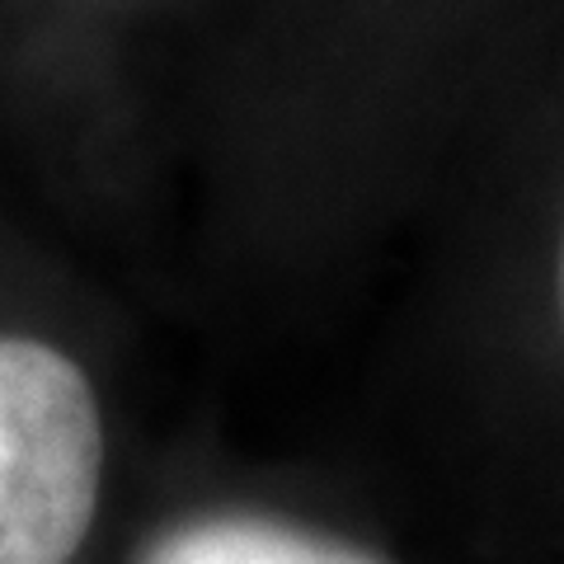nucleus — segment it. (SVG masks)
Masks as SVG:
<instances>
[{
    "instance_id": "2",
    "label": "nucleus",
    "mask_w": 564,
    "mask_h": 564,
    "mask_svg": "<svg viewBox=\"0 0 564 564\" xmlns=\"http://www.w3.org/2000/svg\"><path fill=\"white\" fill-rule=\"evenodd\" d=\"M147 564H372V560L273 522L231 518V522H203L188 527V532H174L147 555Z\"/></svg>"
},
{
    "instance_id": "3",
    "label": "nucleus",
    "mask_w": 564,
    "mask_h": 564,
    "mask_svg": "<svg viewBox=\"0 0 564 564\" xmlns=\"http://www.w3.org/2000/svg\"><path fill=\"white\" fill-rule=\"evenodd\" d=\"M560 292H564V282H560Z\"/></svg>"
},
{
    "instance_id": "1",
    "label": "nucleus",
    "mask_w": 564,
    "mask_h": 564,
    "mask_svg": "<svg viewBox=\"0 0 564 564\" xmlns=\"http://www.w3.org/2000/svg\"><path fill=\"white\" fill-rule=\"evenodd\" d=\"M104 419L62 348L0 334V564H66L95 522Z\"/></svg>"
}]
</instances>
